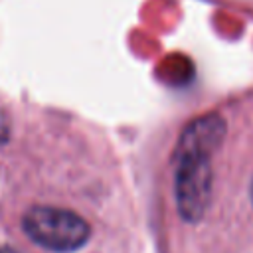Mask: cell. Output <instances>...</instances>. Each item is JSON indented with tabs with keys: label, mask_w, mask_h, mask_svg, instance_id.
I'll return each instance as SVG.
<instances>
[{
	"label": "cell",
	"mask_w": 253,
	"mask_h": 253,
	"mask_svg": "<svg viewBox=\"0 0 253 253\" xmlns=\"http://www.w3.org/2000/svg\"><path fill=\"white\" fill-rule=\"evenodd\" d=\"M213 152L194 148V146H176V170H174V196L178 213L182 219L196 223L204 217L213 188Z\"/></svg>",
	"instance_id": "6da1fadb"
},
{
	"label": "cell",
	"mask_w": 253,
	"mask_h": 253,
	"mask_svg": "<svg viewBox=\"0 0 253 253\" xmlns=\"http://www.w3.org/2000/svg\"><path fill=\"white\" fill-rule=\"evenodd\" d=\"M26 235L55 253H69L83 247L91 237V225L79 213L53 206H36L22 217Z\"/></svg>",
	"instance_id": "7a4b0ae2"
},
{
	"label": "cell",
	"mask_w": 253,
	"mask_h": 253,
	"mask_svg": "<svg viewBox=\"0 0 253 253\" xmlns=\"http://www.w3.org/2000/svg\"><path fill=\"white\" fill-rule=\"evenodd\" d=\"M8 136V123H6V117L0 113V140H4Z\"/></svg>",
	"instance_id": "3957f363"
},
{
	"label": "cell",
	"mask_w": 253,
	"mask_h": 253,
	"mask_svg": "<svg viewBox=\"0 0 253 253\" xmlns=\"http://www.w3.org/2000/svg\"><path fill=\"white\" fill-rule=\"evenodd\" d=\"M0 253H18V251L12 249V247H8V245H2V247H0Z\"/></svg>",
	"instance_id": "277c9868"
}]
</instances>
